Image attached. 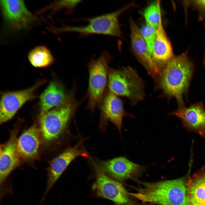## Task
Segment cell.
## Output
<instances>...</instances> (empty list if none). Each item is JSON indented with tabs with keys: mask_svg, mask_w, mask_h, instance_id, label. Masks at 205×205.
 Returning <instances> with one entry per match:
<instances>
[{
	"mask_svg": "<svg viewBox=\"0 0 205 205\" xmlns=\"http://www.w3.org/2000/svg\"><path fill=\"white\" fill-rule=\"evenodd\" d=\"M184 178L157 182H140L130 194L144 203L159 205H190Z\"/></svg>",
	"mask_w": 205,
	"mask_h": 205,
	"instance_id": "cell-1",
	"label": "cell"
},
{
	"mask_svg": "<svg viewBox=\"0 0 205 205\" xmlns=\"http://www.w3.org/2000/svg\"><path fill=\"white\" fill-rule=\"evenodd\" d=\"M193 71L192 64L184 54L174 57L162 69L161 87L166 95L177 99L179 106L184 105L183 96L188 89Z\"/></svg>",
	"mask_w": 205,
	"mask_h": 205,
	"instance_id": "cell-2",
	"label": "cell"
},
{
	"mask_svg": "<svg viewBox=\"0 0 205 205\" xmlns=\"http://www.w3.org/2000/svg\"><path fill=\"white\" fill-rule=\"evenodd\" d=\"M108 84L110 92L126 97L134 103L143 100L145 96L142 80L130 66L109 69Z\"/></svg>",
	"mask_w": 205,
	"mask_h": 205,
	"instance_id": "cell-3",
	"label": "cell"
},
{
	"mask_svg": "<svg viewBox=\"0 0 205 205\" xmlns=\"http://www.w3.org/2000/svg\"><path fill=\"white\" fill-rule=\"evenodd\" d=\"M135 5L134 3H132L112 12L88 19L89 23L87 25L77 26L63 25L59 28H54V30L58 32H76L84 35L104 34L121 38L122 34L119 17L123 12Z\"/></svg>",
	"mask_w": 205,
	"mask_h": 205,
	"instance_id": "cell-4",
	"label": "cell"
},
{
	"mask_svg": "<svg viewBox=\"0 0 205 205\" xmlns=\"http://www.w3.org/2000/svg\"><path fill=\"white\" fill-rule=\"evenodd\" d=\"M111 59L109 53L103 52L88 65L89 74L88 91V107L93 110L101 101L108 81V63Z\"/></svg>",
	"mask_w": 205,
	"mask_h": 205,
	"instance_id": "cell-5",
	"label": "cell"
},
{
	"mask_svg": "<svg viewBox=\"0 0 205 205\" xmlns=\"http://www.w3.org/2000/svg\"><path fill=\"white\" fill-rule=\"evenodd\" d=\"M68 100L63 104L40 115L41 131L46 140L57 138L66 128L75 108L73 103Z\"/></svg>",
	"mask_w": 205,
	"mask_h": 205,
	"instance_id": "cell-6",
	"label": "cell"
},
{
	"mask_svg": "<svg viewBox=\"0 0 205 205\" xmlns=\"http://www.w3.org/2000/svg\"><path fill=\"white\" fill-rule=\"evenodd\" d=\"M95 167L96 179L92 188L97 196L118 204L130 205L129 194L122 185L105 174L96 165Z\"/></svg>",
	"mask_w": 205,
	"mask_h": 205,
	"instance_id": "cell-7",
	"label": "cell"
},
{
	"mask_svg": "<svg viewBox=\"0 0 205 205\" xmlns=\"http://www.w3.org/2000/svg\"><path fill=\"white\" fill-rule=\"evenodd\" d=\"M129 23L131 46L134 54L148 74L155 81L158 82L162 70L154 60L140 29L131 18Z\"/></svg>",
	"mask_w": 205,
	"mask_h": 205,
	"instance_id": "cell-8",
	"label": "cell"
},
{
	"mask_svg": "<svg viewBox=\"0 0 205 205\" xmlns=\"http://www.w3.org/2000/svg\"><path fill=\"white\" fill-rule=\"evenodd\" d=\"M104 173L118 181H122L140 174L145 167L121 156L101 161L96 165Z\"/></svg>",
	"mask_w": 205,
	"mask_h": 205,
	"instance_id": "cell-9",
	"label": "cell"
},
{
	"mask_svg": "<svg viewBox=\"0 0 205 205\" xmlns=\"http://www.w3.org/2000/svg\"><path fill=\"white\" fill-rule=\"evenodd\" d=\"M0 4L5 22L12 29L26 28L35 20L22 0H1Z\"/></svg>",
	"mask_w": 205,
	"mask_h": 205,
	"instance_id": "cell-10",
	"label": "cell"
},
{
	"mask_svg": "<svg viewBox=\"0 0 205 205\" xmlns=\"http://www.w3.org/2000/svg\"><path fill=\"white\" fill-rule=\"evenodd\" d=\"M41 84L38 83L21 90L3 93L0 104V124L11 119L23 104L34 98V92Z\"/></svg>",
	"mask_w": 205,
	"mask_h": 205,
	"instance_id": "cell-11",
	"label": "cell"
},
{
	"mask_svg": "<svg viewBox=\"0 0 205 205\" xmlns=\"http://www.w3.org/2000/svg\"><path fill=\"white\" fill-rule=\"evenodd\" d=\"M85 152L79 143L72 147L67 148L52 160L48 169L46 187L41 201V204L70 163L75 158L82 155Z\"/></svg>",
	"mask_w": 205,
	"mask_h": 205,
	"instance_id": "cell-12",
	"label": "cell"
},
{
	"mask_svg": "<svg viewBox=\"0 0 205 205\" xmlns=\"http://www.w3.org/2000/svg\"><path fill=\"white\" fill-rule=\"evenodd\" d=\"M172 114L181 120L187 130L203 137L205 136V112L202 103H196L188 107L179 106Z\"/></svg>",
	"mask_w": 205,
	"mask_h": 205,
	"instance_id": "cell-13",
	"label": "cell"
},
{
	"mask_svg": "<svg viewBox=\"0 0 205 205\" xmlns=\"http://www.w3.org/2000/svg\"><path fill=\"white\" fill-rule=\"evenodd\" d=\"M16 134H12L0 150V183L3 185L11 172L20 163V155L17 148Z\"/></svg>",
	"mask_w": 205,
	"mask_h": 205,
	"instance_id": "cell-14",
	"label": "cell"
},
{
	"mask_svg": "<svg viewBox=\"0 0 205 205\" xmlns=\"http://www.w3.org/2000/svg\"><path fill=\"white\" fill-rule=\"evenodd\" d=\"M39 132L35 126L25 130L17 141V148L20 155L24 159H30L38 155L40 145Z\"/></svg>",
	"mask_w": 205,
	"mask_h": 205,
	"instance_id": "cell-15",
	"label": "cell"
},
{
	"mask_svg": "<svg viewBox=\"0 0 205 205\" xmlns=\"http://www.w3.org/2000/svg\"><path fill=\"white\" fill-rule=\"evenodd\" d=\"M68 100L62 87L57 82H51L40 96V115L63 104Z\"/></svg>",
	"mask_w": 205,
	"mask_h": 205,
	"instance_id": "cell-16",
	"label": "cell"
},
{
	"mask_svg": "<svg viewBox=\"0 0 205 205\" xmlns=\"http://www.w3.org/2000/svg\"><path fill=\"white\" fill-rule=\"evenodd\" d=\"M173 57L171 45L163 28L161 17L157 27L156 37L153 45V59L161 68L159 64H164L165 66Z\"/></svg>",
	"mask_w": 205,
	"mask_h": 205,
	"instance_id": "cell-17",
	"label": "cell"
},
{
	"mask_svg": "<svg viewBox=\"0 0 205 205\" xmlns=\"http://www.w3.org/2000/svg\"><path fill=\"white\" fill-rule=\"evenodd\" d=\"M101 110L105 118L113 123L120 133L122 119L126 115L121 100L110 92L104 99Z\"/></svg>",
	"mask_w": 205,
	"mask_h": 205,
	"instance_id": "cell-18",
	"label": "cell"
},
{
	"mask_svg": "<svg viewBox=\"0 0 205 205\" xmlns=\"http://www.w3.org/2000/svg\"><path fill=\"white\" fill-rule=\"evenodd\" d=\"M190 205H205V165L194 173L187 182Z\"/></svg>",
	"mask_w": 205,
	"mask_h": 205,
	"instance_id": "cell-19",
	"label": "cell"
},
{
	"mask_svg": "<svg viewBox=\"0 0 205 205\" xmlns=\"http://www.w3.org/2000/svg\"><path fill=\"white\" fill-rule=\"evenodd\" d=\"M28 58L32 65L36 67H44L51 65L54 62L53 57L48 49L45 46H37L31 50Z\"/></svg>",
	"mask_w": 205,
	"mask_h": 205,
	"instance_id": "cell-20",
	"label": "cell"
},
{
	"mask_svg": "<svg viewBox=\"0 0 205 205\" xmlns=\"http://www.w3.org/2000/svg\"><path fill=\"white\" fill-rule=\"evenodd\" d=\"M144 15L146 23L157 28L161 17L160 1H156L148 6Z\"/></svg>",
	"mask_w": 205,
	"mask_h": 205,
	"instance_id": "cell-21",
	"label": "cell"
},
{
	"mask_svg": "<svg viewBox=\"0 0 205 205\" xmlns=\"http://www.w3.org/2000/svg\"><path fill=\"white\" fill-rule=\"evenodd\" d=\"M157 29V28L146 23L140 29L142 35L147 44L152 58L153 48L156 37Z\"/></svg>",
	"mask_w": 205,
	"mask_h": 205,
	"instance_id": "cell-22",
	"label": "cell"
},
{
	"mask_svg": "<svg viewBox=\"0 0 205 205\" xmlns=\"http://www.w3.org/2000/svg\"><path fill=\"white\" fill-rule=\"evenodd\" d=\"M81 1V0H61L54 2L51 6L54 10L61 9H66L68 11H72Z\"/></svg>",
	"mask_w": 205,
	"mask_h": 205,
	"instance_id": "cell-23",
	"label": "cell"
},
{
	"mask_svg": "<svg viewBox=\"0 0 205 205\" xmlns=\"http://www.w3.org/2000/svg\"><path fill=\"white\" fill-rule=\"evenodd\" d=\"M194 1L195 4L205 9V0H196Z\"/></svg>",
	"mask_w": 205,
	"mask_h": 205,
	"instance_id": "cell-24",
	"label": "cell"
},
{
	"mask_svg": "<svg viewBox=\"0 0 205 205\" xmlns=\"http://www.w3.org/2000/svg\"><path fill=\"white\" fill-rule=\"evenodd\" d=\"M114 205H120V204H115Z\"/></svg>",
	"mask_w": 205,
	"mask_h": 205,
	"instance_id": "cell-25",
	"label": "cell"
},
{
	"mask_svg": "<svg viewBox=\"0 0 205 205\" xmlns=\"http://www.w3.org/2000/svg\"><path fill=\"white\" fill-rule=\"evenodd\" d=\"M204 63H205V60H204Z\"/></svg>",
	"mask_w": 205,
	"mask_h": 205,
	"instance_id": "cell-26",
	"label": "cell"
}]
</instances>
